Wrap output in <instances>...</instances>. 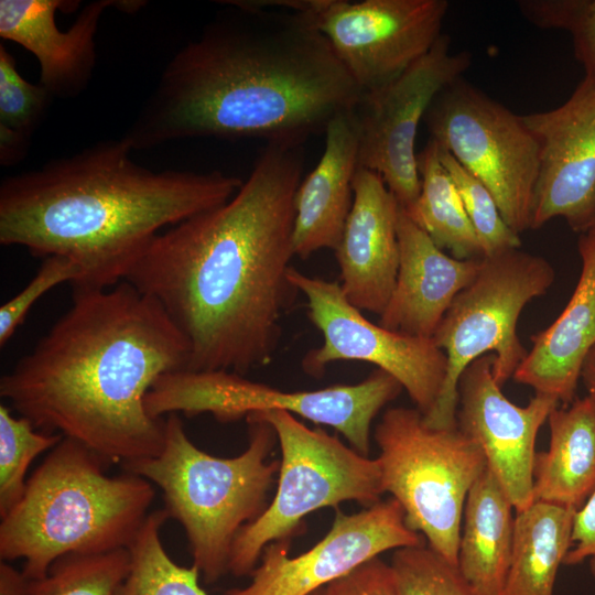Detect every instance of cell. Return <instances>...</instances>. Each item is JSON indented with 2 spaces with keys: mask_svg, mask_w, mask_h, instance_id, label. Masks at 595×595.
Wrapping results in <instances>:
<instances>
[{
  "mask_svg": "<svg viewBox=\"0 0 595 595\" xmlns=\"http://www.w3.org/2000/svg\"><path fill=\"white\" fill-rule=\"evenodd\" d=\"M353 190L351 209L334 250L339 285L350 304L380 316L399 268L400 205L382 176L367 169L358 167Z\"/></svg>",
  "mask_w": 595,
  "mask_h": 595,
  "instance_id": "19",
  "label": "cell"
},
{
  "mask_svg": "<svg viewBox=\"0 0 595 595\" xmlns=\"http://www.w3.org/2000/svg\"><path fill=\"white\" fill-rule=\"evenodd\" d=\"M130 567L128 549L67 554L47 573L30 580V595H115Z\"/></svg>",
  "mask_w": 595,
  "mask_h": 595,
  "instance_id": "29",
  "label": "cell"
},
{
  "mask_svg": "<svg viewBox=\"0 0 595 595\" xmlns=\"http://www.w3.org/2000/svg\"><path fill=\"white\" fill-rule=\"evenodd\" d=\"M422 543L392 497L351 515L336 509L329 531L311 549L292 558L290 542L269 543L250 583L224 595H311L383 552Z\"/></svg>",
  "mask_w": 595,
  "mask_h": 595,
  "instance_id": "15",
  "label": "cell"
},
{
  "mask_svg": "<svg viewBox=\"0 0 595 595\" xmlns=\"http://www.w3.org/2000/svg\"><path fill=\"white\" fill-rule=\"evenodd\" d=\"M80 278L78 267L67 258H44L29 283L0 307V345L4 346L21 325L30 309L47 291L63 283H76Z\"/></svg>",
  "mask_w": 595,
  "mask_h": 595,
  "instance_id": "34",
  "label": "cell"
},
{
  "mask_svg": "<svg viewBox=\"0 0 595 595\" xmlns=\"http://www.w3.org/2000/svg\"><path fill=\"white\" fill-rule=\"evenodd\" d=\"M306 15L328 40L361 94L382 87L443 34L446 0H277Z\"/></svg>",
  "mask_w": 595,
  "mask_h": 595,
  "instance_id": "12",
  "label": "cell"
},
{
  "mask_svg": "<svg viewBox=\"0 0 595 595\" xmlns=\"http://www.w3.org/2000/svg\"><path fill=\"white\" fill-rule=\"evenodd\" d=\"M0 595H30V580L6 561L0 563Z\"/></svg>",
  "mask_w": 595,
  "mask_h": 595,
  "instance_id": "37",
  "label": "cell"
},
{
  "mask_svg": "<svg viewBox=\"0 0 595 595\" xmlns=\"http://www.w3.org/2000/svg\"><path fill=\"white\" fill-rule=\"evenodd\" d=\"M402 389L396 378L378 368L358 383L292 392L232 371L181 369L154 382L145 397V409L155 419L172 413H209L223 423L255 412L286 411L333 428L353 448L368 456L374 419Z\"/></svg>",
  "mask_w": 595,
  "mask_h": 595,
  "instance_id": "10",
  "label": "cell"
},
{
  "mask_svg": "<svg viewBox=\"0 0 595 595\" xmlns=\"http://www.w3.org/2000/svg\"><path fill=\"white\" fill-rule=\"evenodd\" d=\"M358 167L351 109L328 123L323 154L295 192L294 256L306 259L321 249L337 248L351 209L353 182Z\"/></svg>",
  "mask_w": 595,
  "mask_h": 595,
  "instance_id": "22",
  "label": "cell"
},
{
  "mask_svg": "<svg viewBox=\"0 0 595 595\" xmlns=\"http://www.w3.org/2000/svg\"><path fill=\"white\" fill-rule=\"evenodd\" d=\"M166 64L121 137L132 150L216 138L302 147L361 90L304 14L226 1Z\"/></svg>",
  "mask_w": 595,
  "mask_h": 595,
  "instance_id": "2",
  "label": "cell"
},
{
  "mask_svg": "<svg viewBox=\"0 0 595 595\" xmlns=\"http://www.w3.org/2000/svg\"><path fill=\"white\" fill-rule=\"evenodd\" d=\"M121 138L7 176L0 185V244L61 256L80 272L73 286L125 281L151 240L227 202L242 180L220 171H154Z\"/></svg>",
  "mask_w": 595,
  "mask_h": 595,
  "instance_id": "4",
  "label": "cell"
},
{
  "mask_svg": "<svg viewBox=\"0 0 595 595\" xmlns=\"http://www.w3.org/2000/svg\"><path fill=\"white\" fill-rule=\"evenodd\" d=\"M440 159L457 188L466 214L480 240L484 257L520 248L519 235L504 220L490 191L442 147Z\"/></svg>",
  "mask_w": 595,
  "mask_h": 595,
  "instance_id": "31",
  "label": "cell"
},
{
  "mask_svg": "<svg viewBox=\"0 0 595 595\" xmlns=\"http://www.w3.org/2000/svg\"><path fill=\"white\" fill-rule=\"evenodd\" d=\"M595 224V223H594Z\"/></svg>",
  "mask_w": 595,
  "mask_h": 595,
  "instance_id": "40",
  "label": "cell"
},
{
  "mask_svg": "<svg viewBox=\"0 0 595 595\" xmlns=\"http://www.w3.org/2000/svg\"><path fill=\"white\" fill-rule=\"evenodd\" d=\"M515 510L487 468L472 486L463 511L457 570L475 595H501L510 566Z\"/></svg>",
  "mask_w": 595,
  "mask_h": 595,
  "instance_id": "24",
  "label": "cell"
},
{
  "mask_svg": "<svg viewBox=\"0 0 595 595\" xmlns=\"http://www.w3.org/2000/svg\"><path fill=\"white\" fill-rule=\"evenodd\" d=\"M311 595H328V593H327L326 587H324V588H322V589H318V591L314 592V593L311 594Z\"/></svg>",
  "mask_w": 595,
  "mask_h": 595,
  "instance_id": "39",
  "label": "cell"
},
{
  "mask_svg": "<svg viewBox=\"0 0 595 595\" xmlns=\"http://www.w3.org/2000/svg\"><path fill=\"white\" fill-rule=\"evenodd\" d=\"M169 518L165 509L148 515L128 548L130 567L115 595H206L198 569L178 565L162 544L160 531Z\"/></svg>",
  "mask_w": 595,
  "mask_h": 595,
  "instance_id": "27",
  "label": "cell"
},
{
  "mask_svg": "<svg viewBox=\"0 0 595 595\" xmlns=\"http://www.w3.org/2000/svg\"><path fill=\"white\" fill-rule=\"evenodd\" d=\"M574 513L542 501L516 512L511 561L501 595H554L559 567L571 548Z\"/></svg>",
  "mask_w": 595,
  "mask_h": 595,
  "instance_id": "25",
  "label": "cell"
},
{
  "mask_svg": "<svg viewBox=\"0 0 595 595\" xmlns=\"http://www.w3.org/2000/svg\"><path fill=\"white\" fill-rule=\"evenodd\" d=\"M188 359L165 311L131 283L73 286L68 310L1 377L0 396L37 430L126 466L161 453L165 420L147 412L145 397Z\"/></svg>",
  "mask_w": 595,
  "mask_h": 595,
  "instance_id": "3",
  "label": "cell"
},
{
  "mask_svg": "<svg viewBox=\"0 0 595 595\" xmlns=\"http://www.w3.org/2000/svg\"><path fill=\"white\" fill-rule=\"evenodd\" d=\"M289 279L307 299L309 317L323 336L322 345L302 360L307 375L320 377L328 364L338 360L370 363L396 378L423 415L433 409L447 370L446 355L433 338L370 322L348 302L336 281L310 277L293 267Z\"/></svg>",
  "mask_w": 595,
  "mask_h": 595,
  "instance_id": "14",
  "label": "cell"
},
{
  "mask_svg": "<svg viewBox=\"0 0 595 595\" xmlns=\"http://www.w3.org/2000/svg\"><path fill=\"white\" fill-rule=\"evenodd\" d=\"M580 380L583 381L587 390V396L595 400V345L584 359Z\"/></svg>",
  "mask_w": 595,
  "mask_h": 595,
  "instance_id": "38",
  "label": "cell"
},
{
  "mask_svg": "<svg viewBox=\"0 0 595 595\" xmlns=\"http://www.w3.org/2000/svg\"><path fill=\"white\" fill-rule=\"evenodd\" d=\"M540 149L531 229L561 217L576 232L595 223V82L561 106L522 116Z\"/></svg>",
  "mask_w": 595,
  "mask_h": 595,
  "instance_id": "16",
  "label": "cell"
},
{
  "mask_svg": "<svg viewBox=\"0 0 595 595\" xmlns=\"http://www.w3.org/2000/svg\"><path fill=\"white\" fill-rule=\"evenodd\" d=\"M74 0H0V36L23 46L39 62L40 84L53 97L73 98L88 86L96 67V34L110 8L132 13L145 4L136 0H97L87 3L65 31L57 11L71 13Z\"/></svg>",
  "mask_w": 595,
  "mask_h": 595,
  "instance_id": "18",
  "label": "cell"
},
{
  "mask_svg": "<svg viewBox=\"0 0 595 595\" xmlns=\"http://www.w3.org/2000/svg\"><path fill=\"white\" fill-rule=\"evenodd\" d=\"M420 195L404 210L442 250L461 260L482 258L480 240L466 214L457 188L440 159L439 144L429 139L418 153Z\"/></svg>",
  "mask_w": 595,
  "mask_h": 595,
  "instance_id": "26",
  "label": "cell"
},
{
  "mask_svg": "<svg viewBox=\"0 0 595 595\" xmlns=\"http://www.w3.org/2000/svg\"><path fill=\"white\" fill-rule=\"evenodd\" d=\"M586 561L595 577V490L574 513L571 548L563 564L573 566Z\"/></svg>",
  "mask_w": 595,
  "mask_h": 595,
  "instance_id": "36",
  "label": "cell"
},
{
  "mask_svg": "<svg viewBox=\"0 0 595 595\" xmlns=\"http://www.w3.org/2000/svg\"><path fill=\"white\" fill-rule=\"evenodd\" d=\"M517 6L531 24L569 32L584 77L595 82V0H520Z\"/></svg>",
  "mask_w": 595,
  "mask_h": 595,
  "instance_id": "32",
  "label": "cell"
},
{
  "mask_svg": "<svg viewBox=\"0 0 595 595\" xmlns=\"http://www.w3.org/2000/svg\"><path fill=\"white\" fill-rule=\"evenodd\" d=\"M107 465L63 437L1 518V560L23 559L24 575L37 580L64 555L128 549L150 513L154 485L129 472L109 476Z\"/></svg>",
  "mask_w": 595,
  "mask_h": 595,
  "instance_id": "5",
  "label": "cell"
},
{
  "mask_svg": "<svg viewBox=\"0 0 595 595\" xmlns=\"http://www.w3.org/2000/svg\"><path fill=\"white\" fill-rule=\"evenodd\" d=\"M64 436L37 430L24 416H15L6 404L0 405V517H4L21 499L25 475L33 459L51 451Z\"/></svg>",
  "mask_w": 595,
  "mask_h": 595,
  "instance_id": "30",
  "label": "cell"
},
{
  "mask_svg": "<svg viewBox=\"0 0 595 595\" xmlns=\"http://www.w3.org/2000/svg\"><path fill=\"white\" fill-rule=\"evenodd\" d=\"M554 280L545 258L520 248L482 258L477 275L455 296L433 336L447 370L435 405L423 415L429 426H457L458 381L477 358L495 353L493 374L500 387L513 377L528 355L517 334L519 316Z\"/></svg>",
  "mask_w": 595,
  "mask_h": 595,
  "instance_id": "9",
  "label": "cell"
},
{
  "mask_svg": "<svg viewBox=\"0 0 595 595\" xmlns=\"http://www.w3.org/2000/svg\"><path fill=\"white\" fill-rule=\"evenodd\" d=\"M581 273L559 317L532 336L515 381L564 405L575 399L584 359L595 345V224L580 234Z\"/></svg>",
  "mask_w": 595,
  "mask_h": 595,
  "instance_id": "21",
  "label": "cell"
},
{
  "mask_svg": "<svg viewBox=\"0 0 595 595\" xmlns=\"http://www.w3.org/2000/svg\"><path fill=\"white\" fill-rule=\"evenodd\" d=\"M495 355H484L458 381L457 426L480 447L516 512L533 502V464L540 428L559 402L534 394L526 407L508 400L495 381Z\"/></svg>",
  "mask_w": 595,
  "mask_h": 595,
  "instance_id": "17",
  "label": "cell"
},
{
  "mask_svg": "<svg viewBox=\"0 0 595 595\" xmlns=\"http://www.w3.org/2000/svg\"><path fill=\"white\" fill-rule=\"evenodd\" d=\"M249 415L274 429L281 459L272 500L256 520L241 528L232 543L229 572L235 576L250 575L269 543L290 542L311 512L325 507L337 509L347 501L367 508L382 500L385 494L378 457L363 455L286 411Z\"/></svg>",
  "mask_w": 595,
  "mask_h": 595,
  "instance_id": "7",
  "label": "cell"
},
{
  "mask_svg": "<svg viewBox=\"0 0 595 595\" xmlns=\"http://www.w3.org/2000/svg\"><path fill=\"white\" fill-rule=\"evenodd\" d=\"M399 268L378 324L387 329L433 338L454 301L477 275L482 258L446 255L400 207Z\"/></svg>",
  "mask_w": 595,
  "mask_h": 595,
  "instance_id": "20",
  "label": "cell"
},
{
  "mask_svg": "<svg viewBox=\"0 0 595 595\" xmlns=\"http://www.w3.org/2000/svg\"><path fill=\"white\" fill-rule=\"evenodd\" d=\"M328 595H401L390 563L375 558L326 586Z\"/></svg>",
  "mask_w": 595,
  "mask_h": 595,
  "instance_id": "35",
  "label": "cell"
},
{
  "mask_svg": "<svg viewBox=\"0 0 595 595\" xmlns=\"http://www.w3.org/2000/svg\"><path fill=\"white\" fill-rule=\"evenodd\" d=\"M547 422L550 444L534 457L533 501L577 511L595 490V400L574 399Z\"/></svg>",
  "mask_w": 595,
  "mask_h": 595,
  "instance_id": "23",
  "label": "cell"
},
{
  "mask_svg": "<svg viewBox=\"0 0 595 595\" xmlns=\"http://www.w3.org/2000/svg\"><path fill=\"white\" fill-rule=\"evenodd\" d=\"M390 565L401 595H475L457 566L426 542L394 550Z\"/></svg>",
  "mask_w": 595,
  "mask_h": 595,
  "instance_id": "33",
  "label": "cell"
},
{
  "mask_svg": "<svg viewBox=\"0 0 595 595\" xmlns=\"http://www.w3.org/2000/svg\"><path fill=\"white\" fill-rule=\"evenodd\" d=\"M423 121L430 139L490 191L506 224L518 235L531 229L540 149L522 116L461 77L435 96Z\"/></svg>",
  "mask_w": 595,
  "mask_h": 595,
  "instance_id": "11",
  "label": "cell"
},
{
  "mask_svg": "<svg viewBox=\"0 0 595 595\" xmlns=\"http://www.w3.org/2000/svg\"><path fill=\"white\" fill-rule=\"evenodd\" d=\"M246 422L247 448L218 457L190 440L178 414H169L161 453L122 466L161 489L164 509L185 531L193 565L209 584L229 572L235 538L268 507L280 467L268 459L278 443L274 429L252 415Z\"/></svg>",
  "mask_w": 595,
  "mask_h": 595,
  "instance_id": "6",
  "label": "cell"
},
{
  "mask_svg": "<svg viewBox=\"0 0 595 595\" xmlns=\"http://www.w3.org/2000/svg\"><path fill=\"white\" fill-rule=\"evenodd\" d=\"M467 51L452 52L442 34L432 48L382 87L363 93L353 109L358 166L380 174L400 207L409 210L421 191L415 138L435 96L463 77Z\"/></svg>",
  "mask_w": 595,
  "mask_h": 595,
  "instance_id": "13",
  "label": "cell"
},
{
  "mask_svg": "<svg viewBox=\"0 0 595 595\" xmlns=\"http://www.w3.org/2000/svg\"><path fill=\"white\" fill-rule=\"evenodd\" d=\"M374 437L385 493L401 505L409 528L457 566L465 501L487 466L480 447L458 426H429L416 408L387 409Z\"/></svg>",
  "mask_w": 595,
  "mask_h": 595,
  "instance_id": "8",
  "label": "cell"
},
{
  "mask_svg": "<svg viewBox=\"0 0 595 595\" xmlns=\"http://www.w3.org/2000/svg\"><path fill=\"white\" fill-rule=\"evenodd\" d=\"M302 147L266 144L224 204L158 234L125 281L185 337L188 370L269 365L298 289L289 279Z\"/></svg>",
  "mask_w": 595,
  "mask_h": 595,
  "instance_id": "1",
  "label": "cell"
},
{
  "mask_svg": "<svg viewBox=\"0 0 595 595\" xmlns=\"http://www.w3.org/2000/svg\"><path fill=\"white\" fill-rule=\"evenodd\" d=\"M54 97L39 84L24 79L14 56L0 44V164L22 161L31 139Z\"/></svg>",
  "mask_w": 595,
  "mask_h": 595,
  "instance_id": "28",
  "label": "cell"
}]
</instances>
